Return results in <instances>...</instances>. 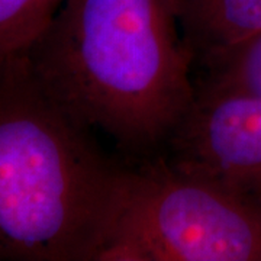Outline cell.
<instances>
[{
	"label": "cell",
	"mask_w": 261,
	"mask_h": 261,
	"mask_svg": "<svg viewBox=\"0 0 261 261\" xmlns=\"http://www.w3.org/2000/svg\"><path fill=\"white\" fill-rule=\"evenodd\" d=\"M96 261H261V207L171 166L118 171Z\"/></svg>",
	"instance_id": "3"
},
{
	"label": "cell",
	"mask_w": 261,
	"mask_h": 261,
	"mask_svg": "<svg viewBox=\"0 0 261 261\" xmlns=\"http://www.w3.org/2000/svg\"><path fill=\"white\" fill-rule=\"evenodd\" d=\"M87 132L27 54L0 63V260L96 261L119 170Z\"/></svg>",
	"instance_id": "2"
},
{
	"label": "cell",
	"mask_w": 261,
	"mask_h": 261,
	"mask_svg": "<svg viewBox=\"0 0 261 261\" xmlns=\"http://www.w3.org/2000/svg\"><path fill=\"white\" fill-rule=\"evenodd\" d=\"M209 86L261 96V34L211 61Z\"/></svg>",
	"instance_id": "7"
},
{
	"label": "cell",
	"mask_w": 261,
	"mask_h": 261,
	"mask_svg": "<svg viewBox=\"0 0 261 261\" xmlns=\"http://www.w3.org/2000/svg\"><path fill=\"white\" fill-rule=\"evenodd\" d=\"M171 138V167L261 207V96L207 86Z\"/></svg>",
	"instance_id": "4"
},
{
	"label": "cell",
	"mask_w": 261,
	"mask_h": 261,
	"mask_svg": "<svg viewBox=\"0 0 261 261\" xmlns=\"http://www.w3.org/2000/svg\"><path fill=\"white\" fill-rule=\"evenodd\" d=\"M190 45L212 61L261 34V0H183Z\"/></svg>",
	"instance_id": "5"
},
{
	"label": "cell",
	"mask_w": 261,
	"mask_h": 261,
	"mask_svg": "<svg viewBox=\"0 0 261 261\" xmlns=\"http://www.w3.org/2000/svg\"><path fill=\"white\" fill-rule=\"evenodd\" d=\"M183 0H65L28 51L44 92L84 129L147 149L192 109Z\"/></svg>",
	"instance_id": "1"
},
{
	"label": "cell",
	"mask_w": 261,
	"mask_h": 261,
	"mask_svg": "<svg viewBox=\"0 0 261 261\" xmlns=\"http://www.w3.org/2000/svg\"><path fill=\"white\" fill-rule=\"evenodd\" d=\"M65 0H0V63L25 56Z\"/></svg>",
	"instance_id": "6"
}]
</instances>
